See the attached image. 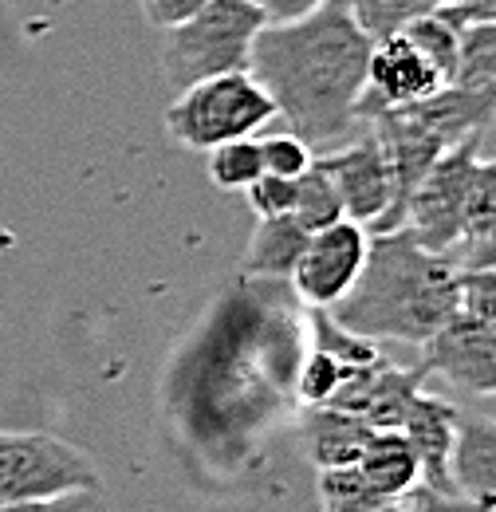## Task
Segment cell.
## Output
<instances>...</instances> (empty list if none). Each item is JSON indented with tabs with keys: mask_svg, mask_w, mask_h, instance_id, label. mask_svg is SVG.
I'll return each mask as SVG.
<instances>
[{
	"mask_svg": "<svg viewBox=\"0 0 496 512\" xmlns=\"http://www.w3.org/2000/svg\"><path fill=\"white\" fill-rule=\"evenodd\" d=\"M371 48L374 40L359 28L351 0H327L304 20L264 24L248 75L272 99L288 134L311 150H335L359 123Z\"/></svg>",
	"mask_w": 496,
	"mask_h": 512,
	"instance_id": "obj_1",
	"label": "cell"
},
{
	"mask_svg": "<svg viewBox=\"0 0 496 512\" xmlns=\"http://www.w3.org/2000/svg\"><path fill=\"white\" fill-rule=\"evenodd\" d=\"M457 260L426 253L406 229L371 233L367 264L331 320L363 339L426 347L457 316Z\"/></svg>",
	"mask_w": 496,
	"mask_h": 512,
	"instance_id": "obj_2",
	"label": "cell"
},
{
	"mask_svg": "<svg viewBox=\"0 0 496 512\" xmlns=\"http://www.w3.org/2000/svg\"><path fill=\"white\" fill-rule=\"evenodd\" d=\"M268 20L252 0H209L186 24L162 32V75L174 95L189 87L248 71L252 44Z\"/></svg>",
	"mask_w": 496,
	"mask_h": 512,
	"instance_id": "obj_3",
	"label": "cell"
},
{
	"mask_svg": "<svg viewBox=\"0 0 496 512\" xmlns=\"http://www.w3.org/2000/svg\"><path fill=\"white\" fill-rule=\"evenodd\" d=\"M272 119H276V107L260 91V83L248 71H233L174 95L166 111V130L178 146L209 154L225 142L256 138Z\"/></svg>",
	"mask_w": 496,
	"mask_h": 512,
	"instance_id": "obj_4",
	"label": "cell"
},
{
	"mask_svg": "<svg viewBox=\"0 0 496 512\" xmlns=\"http://www.w3.org/2000/svg\"><path fill=\"white\" fill-rule=\"evenodd\" d=\"M103 477L79 446L40 430H0V505L95 493Z\"/></svg>",
	"mask_w": 496,
	"mask_h": 512,
	"instance_id": "obj_5",
	"label": "cell"
},
{
	"mask_svg": "<svg viewBox=\"0 0 496 512\" xmlns=\"http://www.w3.org/2000/svg\"><path fill=\"white\" fill-rule=\"evenodd\" d=\"M481 138H465L461 146L445 150L430 166V174L418 182V190L410 193L402 225L426 253L453 256L461 249V217H465V197H469V182L473 170L481 162Z\"/></svg>",
	"mask_w": 496,
	"mask_h": 512,
	"instance_id": "obj_6",
	"label": "cell"
},
{
	"mask_svg": "<svg viewBox=\"0 0 496 512\" xmlns=\"http://www.w3.org/2000/svg\"><path fill=\"white\" fill-rule=\"evenodd\" d=\"M315 166L331 178V186L339 193L343 221H355L367 233H386L390 213H394V178L371 130H363L347 146L319 154Z\"/></svg>",
	"mask_w": 496,
	"mask_h": 512,
	"instance_id": "obj_7",
	"label": "cell"
},
{
	"mask_svg": "<svg viewBox=\"0 0 496 512\" xmlns=\"http://www.w3.org/2000/svg\"><path fill=\"white\" fill-rule=\"evenodd\" d=\"M367 253H371V233L355 221H335L331 229L311 233L288 276L304 308L331 312L335 304H343L367 264Z\"/></svg>",
	"mask_w": 496,
	"mask_h": 512,
	"instance_id": "obj_8",
	"label": "cell"
},
{
	"mask_svg": "<svg viewBox=\"0 0 496 512\" xmlns=\"http://www.w3.org/2000/svg\"><path fill=\"white\" fill-rule=\"evenodd\" d=\"M426 375H441L445 383L473 398H496V327L453 316L426 343L422 359Z\"/></svg>",
	"mask_w": 496,
	"mask_h": 512,
	"instance_id": "obj_9",
	"label": "cell"
},
{
	"mask_svg": "<svg viewBox=\"0 0 496 512\" xmlns=\"http://www.w3.org/2000/svg\"><path fill=\"white\" fill-rule=\"evenodd\" d=\"M426 379L430 375L422 371V363L418 367H398V363H390L382 355L371 371L355 375L351 383L343 386L331 406L363 418L371 430H398L406 410H410V402H414V394L422 390Z\"/></svg>",
	"mask_w": 496,
	"mask_h": 512,
	"instance_id": "obj_10",
	"label": "cell"
},
{
	"mask_svg": "<svg viewBox=\"0 0 496 512\" xmlns=\"http://www.w3.org/2000/svg\"><path fill=\"white\" fill-rule=\"evenodd\" d=\"M441 87H445V79L402 36H386L371 48L367 95H363L359 115L374 111V107H414V103L437 95Z\"/></svg>",
	"mask_w": 496,
	"mask_h": 512,
	"instance_id": "obj_11",
	"label": "cell"
},
{
	"mask_svg": "<svg viewBox=\"0 0 496 512\" xmlns=\"http://www.w3.org/2000/svg\"><path fill=\"white\" fill-rule=\"evenodd\" d=\"M398 434L406 438V446L414 449L418 465H422V485L434 493H453L449 481V453H453V438H457V402L430 394L426 386L414 394Z\"/></svg>",
	"mask_w": 496,
	"mask_h": 512,
	"instance_id": "obj_12",
	"label": "cell"
},
{
	"mask_svg": "<svg viewBox=\"0 0 496 512\" xmlns=\"http://www.w3.org/2000/svg\"><path fill=\"white\" fill-rule=\"evenodd\" d=\"M453 493L496 509V414L493 410H461L457 406V438L449 453Z\"/></svg>",
	"mask_w": 496,
	"mask_h": 512,
	"instance_id": "obj_13",
	"label": "cell"
},
{
	"mask_svg": "<svg viewBox=\"0 0 496 512\" xmlns=\"http://www.w3.org/2000/svg\"><path fill=\"white\" fill-rule=\"evenodd\" d=\"M374 434L378 430H371L363 418H355L347 410H335V406H311V410H304V422H300L304 453H308L311 465L319 473L355 465Z\"/></svg>",
	"mask_w": 496,
	"mask_h": 512,
	"instance_id": "obj_14",
	"label": "cell"
},
{
	"mask_svg": "<svg viewBox=\"0 0 496 512\" xmlns=\"http://www.w3.org/2000/svg\"><path fill=\"white\" fill-rule=\"evenodd\" d=\"M355 469L382 505H402L422 485V465L398 430H378L359 453Z\"/></svg>",
	"mask_w": 496,
	"mask_h": 512,
	"instance_id": "obj_15",
	"label": "cell"
},
{
	"mask_svg": "<svg viewBox=\"0 0 496 512\" xmlns=\"http://www.w3.org/2000/svg\"><path fill=\"white\" fill-rule=\"evenodd\" d=\"M311 233H304L292 217H272V221H256L252 237L245 249V276H264V280H288L296 260L304 253Z\"/></svg>",
	"mask_w": 496,
	"mask_h": 512,
	"instance_id": "obj_16",
	"label": "cell"
},
{
	"mask_svg": "<svg viewBox=\"0 0 496 512\" xmlns=\"http://www.w3.org/2000/svg\"><path fill=\"white\" fill-rule=\"evenodd\" d=\"M398 36H402L426 64L434 67L437 75L445 79V87H453V79H457V52H461V32H457L449 20H441L437 12H430V16H418L414 24H406Z\"/></svg>",
	"mask_w": 496,
	"mask_h": 512,
	"instance_id": "obj_17",
	"label": "cell"
},
{
	"mask_svg": "<svg viewBox=\"0 0 496 512\" xmlns=\"http://www.w3.org/2000/svg\"><path fill=\"white\" fill-rule=\"evenodd\" d=\"M445 0H351V12L359 20V28L371 36L374 44L386 36H398L406 24H414L418 16L437 12Z\"/></svg>",
	"mask_w": 496,
	"mask_h": 512,
	"instance_id": "obj_18",
	"label": "cell"
},
{
	"mask_svg": "<svg viewBox=\"0 0 496 512\" xmlns=\"http://www.w3.org/2000/svg\"><path fill=\"white\" fill-rule=\"evenodd\" d=\"M292 221L304 229V233H319V229H331L335 221H343V205H339V193L331 186V178L311 166L308 174L296 182V205H292Z\"/></svg>",
	"mask_w": 496,
	"mask_h": 512,
	"instance_id": "obj_19",
	"label": "cell"
},
{
	"mask_svg": "<svg viewBox=\"0 0 496 512\" xmlns=\"http://www.w3.org/2000/svg\"><path fill=\"white\" fill-rule=\"evenodd\" d=\"M260 174H264V158L256 138H237L209 150V182L217 190H248Z\"/></svg>",
	"mask_w": 496,
	"mask_h": 512,
	"instance_id": "obj_20",
	"label": "cell"
},
{
	"mask_svg": "<svg viewBox=\"0 0 496 512\" xmlns=\"http://www.w3.org/2000/svg\"><path fill=\"white\" fill-rule=\"evenodd\" d=\"M489 83H496V20L461 28L457 79H453V87H489Z\"/></svg>",
	"mask_w": 496,
	"mask_h": 512,
	"instance_id": "obj_21",
	"label": "cell"
},
{
	"mask_svg": "<svg viewBox=\"0 0 496 512\" xmlns=\"http://www.w3.org/2000/svg\"><path fill=\"white\" fill-rule=\"evenodd\" d=\"M319 485V512H378L386 509L371 489L367 481L359 477L355 465H343V469H323L315 477Z\"/></svg>",
	"mask_w": 496,
	"mask_h": 512,
	"instance_id": "obj_22",
	"label": "cell"
},
{
	"mask_svg": "<svg viewBox=\"0 0 496 512\" xmlns=\"http://www.w3.org/2000/svg\"><path fill=\"white\" fill-rule=\"evenodd\" d=\"M496 225V158L477 162L469 197H465V217H461V245L485 237Z\"/></svg>",
	"mask_w": 496,
	"mask_h": 512,
	"instance_id": "obj_23",
	"label": "cell"
},
{
	"mask_svg": "<svg viewBox=\"0 0 496 512\" xmlns=\"http://www.w3.org/2000/svg\"><path fill=\"white\" fill-rule=\"evenodd\" d=\"M351 379H355V375H351L343 363H335L327 351H315V347H311L308 363H304V371H300V398H304V410H311V406H331L335 394L351 383Z\"/></svg>",
	"mask_w": 496,
	"mask_h": 512,
	"instance_id": "obj_24",
	"label": "cell"
},
{
	"mask_svg": "<svg viewBox=\"0 0 496 512\" xmlns=\"http://www.w3.org/2000/svg\"><path fill=\"white\" fill-rule=\"evenodd\" d=\"M457 316L496 327V268L457 272Z\"/></svg>",
	"mask_w": 496,
	"mask_h": 512,
	"instance_id": "obj_25",
	"label": "cell"
},
{
	"mask_svg": "<svg viewBox=\"0 0 496 512\" xmlns=\"http://www.w3.org/2000/svg\"><path fill=\"white\" fill-rule=\"evenodd\" d=\"M256 142H260L264 174H272V178L300 182L311 166H315V150L304 146L296 134H264V138H256Z\"/></svg>",
	"mask_w": 496,
	"mask_h": 512,
	"instance_id": "obj_26",
	"label": "cell"
},
{
	"mask_svg": "<svg viewBox=\"0 0 496 512\" xmlns=\"http://www.w3.org/2000/svg\"><path fill=\"white\" fill-rule=\"evenodd\" d=\"M248 205L260 221H272V217H292V205H296V182L288 178H272V174H260L252 186L245 190Z\"/></svg>",
	"mask_w": 496,
	"mask_h": 512,
	"instance_id": "obj_27",
	"label": "cell"
},
{
	"mask_svg": "<svg viewBox=\"0 0 496 512\" xmlns=\"http://www.w3.org/2000/svg\"><path fill=\"white\" fill-rule=\"evenodd\" d=\"M209 0H138V8H142V16H146V24L150 28H158V32H170V28H178V24H186L193 12H201Z\"/></svg>",
	"mask_w": 496,
	"mask_h": 512,
	"instance_id": "obj_28",
	"label": "cell"
},
{
	"mask_svg": "<svg viewBox=\"0 0 496 512\" xmlns=\"http://www.w3.org/2000/svg\"><path fill=\"white\" fill-rule=\"evenodd\" d=\"M0 512H111V501L103 489L95 493H71L56 501H32V505H0Z\"/></svg>",
	"mask_w": 496,
	"mask_h": 512,
	"instance_id": "obj_29",
	"label": "cell"
},
{
	"mask_svg": "<svg viewBox=\"0 0 496 512\" xmlns=\"http://www.w3.org/2000/svg\"><path fill=\"white\" fill-rule=\"evenodd\" d=\"M402 512H489L485 505L461 497V493H434L426 485H418L406 501H402Z\"/></svg>",
	"mask_w": 496,
	"mask_h": 512,
	"instance_id": "obj_30",
	"label": "cell"
},
{
	"mask_svg": "<svg viewBox=\"0 0 496 512\" xmlns=\"http://www.w3.org/2000/svg\"><path fill=\"white\" fill-rule=\"evenodd\" d=\"M441 20H449L457 32L469 24H493L496 20V0H445L437 8Z\"/></svg>",
	"mask_w": 496,
	"mask_h": 512,
	"instance_id": "obj_31",
	"label": "cell"
},
{
	"mask_svg": "<svg viewBox=\"0 0 496 512\" xmlns=\"http://www.w3.org/2000/svg\"><path fill=\"white\" fill-rule=\"evenodd\" d=\"M260 8V16L268 24H292V20H304L315 8H323L327 0H252Z\"/></svg>",
	"mask_w": 496,
	"mask_h": 512,
	"instance_id": "obj_32",
	"label": "cell"
},
{
	"mask_svg": "<svg viewBox=\"0 0 496 512\" xmlns=\"http://www.w3.org/2000/svg\"><path fill=\"white\" fill-rule=\"evenodd\" d=\"M457 268H496V225L485 237L457 249Z\"/></svg>",
	"mask_w": 496,
	"mask_h": 512,
	"instance_id": "obj_33",
	"label": "cell"
},
{
	"mask_svg": "<svg viewBox=\"0 0 496 512\" xmlns=\"http://www.w3.org/2000/svg\"><path fill=\"white\" fill-rule=\"evenodd\" d=\"M378 512H402V505H386V509H378Z\"/></svg>",
	"mask_w": 496,
	"mask_h": 512,
	"instance_id": "obj_34",
	"label": "cell"
},
{
	"mask_svg": "<svg viewBox=\"0 0 496 512\" xmlns=\"http://www.w3.org/2000/svg\"><path fill=\"white\" fill-rule=\"evenodd\" d=\"M489 512H496V509H489Z\"/></svg>",
	"mask_w": 496,
	"mask_h": 512,
	"instance_id": "obj_35",
	"label": "cell"
}]
</instances>
